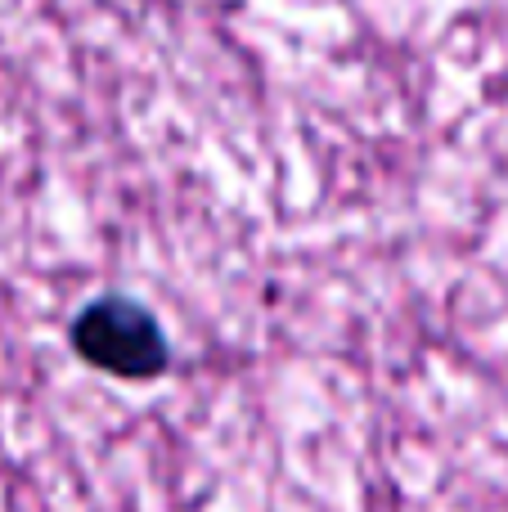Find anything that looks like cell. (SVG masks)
<instances>
[{
  "instance_id": "obj_1",
  "label": "cell",
  "mask_w": 508,
  "mask_h": 512,
  "mask_svg": "<svg viewBox=\"0 0 508 512\" xmlns=\"http://www.w3.org/2000/svg\"><path fill=\"white\" fill-rule=\"evenodd\" d=\"M68 342L90 369L113 373L122 382H153L171 364L158 315L122 292H104L90 306H81L68 328Z\"/></svg>"
}]
</instances>
